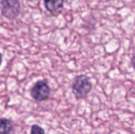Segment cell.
Instances as JSON below:
<instances>
[{
  "label": "cell",
  "instance_id": "1",
  "mask_svg": "<svg viewBox=\"0 0 135 134\" xmlns=\"http://www.w3.org/2000/svg\"><path fill=\"white\" fill-rule=\"evenodd\" d=\"M72 91L76 99H82L86 97L92 88V84L88 76H77L72 84Z\"/></svg>",
  "mask_w": 135,
  "mask_h": 134
},
{
  "label": "cell",
  "instance_id": "5",
  "mask_svg": "<svg viewBox=\"0 0 135 134\" xmlns=\"http://www.w3.org/2000/svg\"><path fill=\"white\" fill-rule=\"evenodd\" d=\"M13 123L11 120L1 118L0 120V134H10L13 130Z\"/></svg>",
  "mask_w": 135,
  "mask_h": 134
},
{
  "label": "cell",
  "instance_id": "7",
  "mask_svg": "<svg viewBox=\"0 0 135 134\" xmlns=\"http://www.w3.org/2000/svg\"><path fill=\"white\" fill-rule=\"evenodd\" d=\"M131 63H132V66L134 68V69L135 70V53L133 54V56H132L131 59Z\"/></svg>",
  "mask_w": 135,
  "mask_h": 134
},
{
  "label": "cell",
  "instance_id": "3",
  "mask_svg": "<svg viewBox=\"0 0 135 134\" xmlns=\"http://www.w3.org/2000/svg\"><path fill=\"white\" fill-rule=\"evenodd\" d=\"M50 86L46 81L39 80L36 81L30 89V95L37 102L46 101L50 97Z\"/></svg>",
  "mask_w": 135,
  "mask_h": 134
},
{
  "label": "cell",
  "instance_id": "4",
  "mask_svg": "<svg viewBox=\"0 0 135 134\" xmlns=\"http://www.w3.org/2000/svg\"><path fill=\"white\" fill-rule=\"evenodd\" d=\"M44 6L52 15L57 16L61 12L64 0H44Z\"/></svg>",
  "mask_w": 135,
  "mask_h": 134
},
{
  "label": "cell",
  "instance_id": "2",
  "mask_svg": "<svg viewBox=\"0 0 135 134\" xmlns=\"http://www.w3.org/2000/svg\"><path fill=\"white\" fill-rule=\"evenodd\" d=\"M1 9L3 17L9 20H13L19 14L21 4L18 0H1Z\"/></svg>",
  "mask_w": 135,
  "mask_h": 134
},
{
  "label": "cell",
  "instance_id": "8",
  "mask_svg": "<svg viewBox=\"0 0 135 134\" xmlns=\"http://www.w3.org/2000/svg\"><path fill=\"white\" fill-rule=\"evenodd\" d=\"M61 134H63V133H61Z\"/></svg>",
  "mask_w": 135,
  "mask_h": 134
},
{
  "label": "cell",
  "instance_id": "6",
  "mask_svg": "<svg viewBox=\"0 0 135 134\" xmlns=\"http://www.w3.org/2000/svg\"><path fill=\"white\" fill-rule=\"evenodd\" d=\"M30 134H45V130L41 126L34 124L30 129Z\"/></svg>",
  "mask_w": 135,
  "mask_h": 134
}]
</instances>
